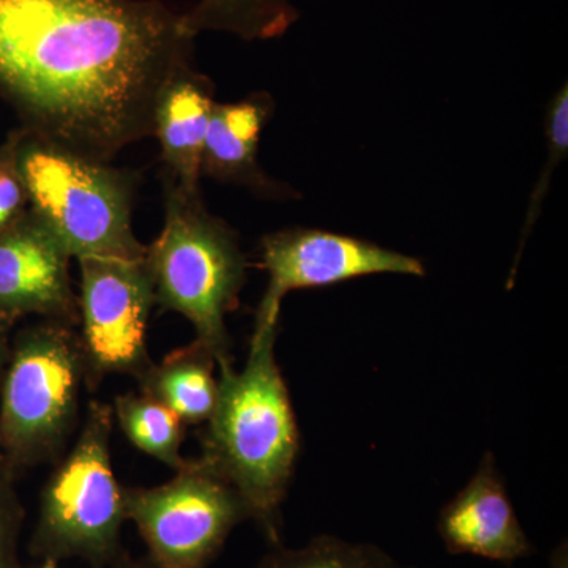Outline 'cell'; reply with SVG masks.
Listing matches in <instances>:
<instances>
[{
	"label": "cell",
	"mask_w": 568,
	"mask_h": 568,
	"mask_svg": "<svg viewBox=\"0 0 568 568\" xmlns=\"http://www.w3.org/2000/svg\"><path fill=\"white\" fill-rule=\"evenodd\" d=\"M39 568H59V560L41 559V566Z\"/></svg>",
	"instance_id": "obj_23"
},
{
	"label": "cell",
	"mask_w": 568,
	"mask_h": 568,
	"mask_svg": "<svg viewBox=\"0 0 568 568\" xmlns=\"http://www.w3.org/2000/svg\"><path fill=\"white\" fill-rule=\"evenodd\" d=\"M3 469H6V459H3L2 452H0V474H2Z\"/></svg>",
	"instance_id": "obj_24"
},
{
	"label": "cell",
	"mask_w": 568,
	"mask_h": 568,
	"mask_svg": "<svg viewBox=\"0 0 568 568\" xmlns=\"http://www.w3.org/2000/svg\"><path fill=\"white\" fill-rule=\"evenodd\" d=\"M84 361L74 327L43 320L18 334L0 383V452L20 476L55 463L80 422Z\"/></svg>",
	"instance_id": "obj_5"
},
{
	"label": "cell",
	"mask_w": 568,
	"mask_h": 568,
	"mask_svg": "<svg viewBox=\"0 0 568 568\" xmlns=\"http://www.w3.org/2000/svg\"><path fill=\"white\" fill-rule=\"evenodd\" d=\"M71 256L31 211L0 231V324L41 316L77 327Z\"/></svg>",
	"instance_id": "obj_10"
},
{
	"label": "cell",
	"mask_w": 568,
	"mask_h": 568,
	"mask_svg": "<svg viewBox=\"0 0 568 568\" xmlns=\"http://www.w3.org/2000/svg\"><path fill=\"white\" fill-rule=\"evenodd\" d=\"M260 265L267 272L268 283L256 312L253 335L278 331L282 302L291 291L331 286L373 274H426L417 257L364 239L308 227L264 235Z\"/></svg>",
	"instance_id": "obj_9"
},
{
	"label": "cell",
	"mask_w": 568,
	"mask_h": 568,
	"mask_svg": "<svg viewBox=\"0 0 568 568\" xmlns=\"http://www.w3.org/2000/svg\"><path fill=\"white\" fill-rule=\"evenodd\" d=\"M123 500L155 568H207L250 519L244 499L200 458L159 487H123Z\"/></svg>",
	"instance_id": "obj_7"
},
{
	"label": "cell",
	"mask_w": 568,
	"mask_h": 568,
	"mask_svg": "<svg viewBox=\"0 0 568 568\" xmlns=\"http://www.w3.org/2000/svg\"><path fill=\"white\" fill-rule=\"evenodd\" d=\"M215 88L189 67L164 85L153 114V134L162 148L163 178L185 192L200 193L201 159Z\"/></svg>",
	"instance_id": "obj_12"
},
{
	"label": "cell",
	"mask_w": 568,
	"mask_h": 568,
	"mask_svg": "<svg viewBox=\"0 0 568 568\" xmlns=\"http://www.w3.org/2000/svg\"><path fill=\"white\" fill-rule=\"evenodd\" d=\"M215 357L200 342L190 343L149 366L138 381L141 394L151 396L178 414L185 425L211 418L219 399V379L213 375Z\"/></svg>",
	"instance_id": "obj_14"
},
{
	"label": "cell",
	"mask_w": 568,
	"mask_h": 568,
	"mask_svg": "<svg viewBox=\"0 0 568 568\" xmlns=\"http://www.w3.org/2000/svg\"><path fill=\"white\" fill-rule=\"evenodd\" d=\"M24 182L17 163V140L10 138L0 148V231L21 219L28 204Z\"/></svg>",
	"instance_id": "obj_20"
},
{
	"label": "cell",
	"mask_w": 568,
	"mask_h": 568,
	"mask_svg": "<svg viewBox=\"0 0 568 568\" xmlns=\"http://www.w3.org/2000/svg\"><path fill=\"white\" fill-rule=\"evenodd\" d=\"M547 138H548V160L545 163L544 171H541L540 179L537 185L534 186V192L530 194V203L528 213H526L525 226H523L521 246L525 244L526 239L537 222L538 213H540L541 203L547 196L549 189V181H551L552 171L558 166L562 160H566L568 152V89L564 84L558 92L552 97L551 102L548 104L547 111ZM519 246V250H521ZM519 254V252H518ZM515 261V267H517Z\"/></svg>",
	"instance_id": "obj_18"
},
{
	"label": "cell",
	"mask_w": 568,
	"mask_h": 568,
	"mask_svg": "<svg viewBox=\"0 0 568 568\" xmlns=\"http://www.w3.org/2000/svg\"><path fill=\"white\" fill-rule=\"evenodd\" d=\"M278 331L253 335L242 372L220 369L219 399L201 462L244 499L250 519L280 545L282 504L298 455V428L275 357Z\"/></svg>",
	"instance_id": "obj_2"
},
{
	"label": "cell",
	"mask_w": 568,
	"mask_h": 568,
	"mask_svg": "<svg viewBox=\"0 0 568 568\" xmlns=\"http://www.w3.org/2000/svg\"><path fill=\"white\" fill-rule=\"evenodd\" d=\"M437 530L452 555H474L511 564L526 558L534 549L519 525L491 454L485 455L476 476L443 508Z\"/></svg>",
	"instance_id": "obj_11"
},
{
	"label": "cell",
	"mask_w": 568,
	"mask_h": 568,
	"mask_svg": "<svg viewBox=\"0 0 568 568\" xmlns=\"http://www.w3.org/2000/svg\"><path fill=\"white\" fill-rule=\"evenodd\" d=\"M17 478L7 467L0 474V568H22L18 548L26 510L18 495Z\"/></svg>",
	"instance_id": "obj_19"
},
{
	"label": "cell",
	"mask_w": 568,
	"mask_h": 568,
	"mask_svg": "<svg viewBox=\"0 0 568 568\" xmlns=\"http://www.w3.org/2000/svg\"><path fill=\"white\" fill-rule=\"evenodd\" d=\"M274 112L268 93L257 92L234 103H213L205 133L201 175L237 183L257 193H282L257 163L261 134Z\"/></svg>",
	"instance_id": "obj_13"
},
{
	"label": "cell",
	"mask_w": 568,
	"mask_h": 568,
	"mask_svg": "<svg viewBox=\"0 0 568 568\" xmlns=\"http://www.w3.org/2000/svg\"><path fill=\"white\" fill-rule=\"evenodd\" d=\"M194 37L224 32L246 41L284 36L298 20L293 0H197L183 13Z\"/></svg>",
	"instance_id": "obj_15"
},
{
	"label": "cell",
	"mask_w": 568,
	"mask_h": 568,
	"mask_svg": "<svg viewBox=\"0 0 568 568\" xmlns=\"http://www.w3.org/2000/svg\"><path fill=\"white\" fill-rule=\"evenodd\" d=\"M104 568H155L151 560L148 558L144 559H134L129 552H123L121 558L115 560L114 564H111L110 567Z\"/></svg>",
	"instance_id": "obj_22"
},
{
	"label": "cell",
	"mask_w": 568,
	"mask_h": 568,
	"mask_svg": "<svg viewBox=\"0 0 568 568\" xmlns=\"http://www.w3.org/2000/svg\"><path fill=\"white\" fill-rule=\"evenodd\" d=\"M112 406L89 403L80 436L55 462L41 489L31 538L36 558L81 559L92 568H104L125 552L121 541L125 500L112 469Z\"/></svg>",
	"instance_id": "obj_6"
},
{
	"label": "cell",
	"mask_w": 568,
	"mask_h": 568,
	"mask_svg": "<svg viewBox=\"0 0 568 568\" xmlns=\"http://www.w3.org/2000/svg\"><path fill=\"white\" fill-rule=\"evenodd\" d=\"M144 257L78 260L81 268L78 339L88 390H95L111 375L140 379L152 365L148 327L155 295Z\"/></svg>",
	"instance_id": "obj_8"
},
{
	"label": "cell",
	"mask_w": 568,
	"mask_h": 568,
	"mask_svg": "<svg viewBox=\"0 0 568 568\" xmlns=\"http://www.w3.org/2000/svg\"><path fill=\"white\" fill-rule=\"evenodd\" d=\"M164 223L145 246L155 305L181 313L211 351L220 369L233 366L226 315L239 306L246 282L245 254L237 235L190 193L163 178Z\"/></svg>",
	"instance_id": "obj_3"
},
{
	"label": "cell",
	"mask_w": 568,
	"mask_h": 568,
	"mask_svg": "<svg viewBox=\"0 0 568 568\" xmlns=\"http://www.w3.org/2000/svg\"><path fill=\"white\" fill-rule=\"evenodd\" d=\"M194 39L160 0H0V97L28 132L112 163L152 136Z\"/></svg>",
	"instance_id": "obj_1"
},
{
	"label": "cell",
	"mask_w": 568,
	"mask_h": 568,
	"mask_svg": "<svg viewBox=\"0 0 568 568\" xmlns=\"http://www.w3.org/2000/svg\"><path fill=\"white\" fill-rule=\"evenodd\" d=\"M11 355V343L9 339V327L0 324V383H2L3 373L9 365Z\"/></svg>",
	"instance_id": "obj_21"
},
{
	"label": "cell",
	"mask_w": 568,
	"mask_h": 568,
	"mask_svg": "<svg viewBox=\"0 0 568 568\" xmlns=\"http://www.w3.org/2000/svg\"><path fill=\"white\" fill-rule=\"evenodd\" d=\"M112 414L126 439L144 454L174 470H181L189 463L181 454L185 424L162 403L141 392H132L115 396Z\"/></svg>",
	"instance_id": "obj_16"
},
{
	"label": "cell",
	"mask_w": 568,
	"mask_h": 568,
	"mask_svg": "<svg viewBox=\"0 0 568 568\" xmlns=\"http://www.w3.org/2000/svg\"><path fill=\"white\" fill-rule=\"evenodd\" d=\"M256 568H409L369 544H351L332 536L313 538L305 547L276 545Z\"/></svg>",
	"instance_id": "obj_17"
},
{
	"label": "cell",
	"mask_w": 568,
	"mask_h": 568,
	"mask_svg": "<svg viewBox=\"0 0 568 568\" xmlns=\"http://www.w3.org/2000/svg\"><path fill=\"white\" fill-rule=\"evenodd\" d=\"M14 140L31 212L55 235L71 260L145 256V245L138 241L132 223L136 175L24 129Z\"/></svg>",
	"instance_id": "obj_4"
}]
</instances>
